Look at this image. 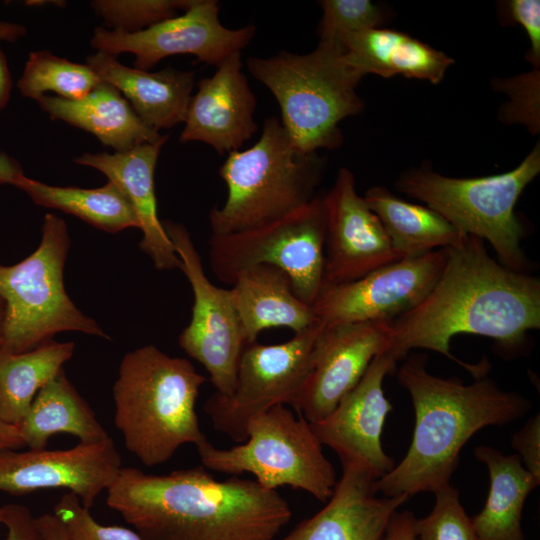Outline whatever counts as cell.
<instances>
[{
  "instance_id": "16",
  "label": "cell",
  "mask_w": 540,
  "mask_h": 540,
  "mask_svg": "<svg viewBox=\"0 0 540 540\" xmlns=\"http://www.w3.org/2000/svg\"><path fill=\"white\" fill-rule=\"evenodd\" d=\"M323 287L357 280L401 258L379 218L358 195L353 173L341 168L323 195Z\"/></svg>"
},
{
  "instance_id": "24",
  "label": "cell",
  "mask_w": 540,
  "mask_h": 540,
  "mask_svg": "<svg viewBox=\"0 0 540 540\" xmlns=\"http://www.w3.org/2000/svg\"><path fill=\"white\" fill-rule=\"evenodd\" d=\"M346 64L364 77L376 74L384 78L442 81L454 59L410 35L384 28H374L349 35L342 45Z\"/></svg>"
},
{
  "instance_id": "11",
  "label": "cell",
  "mask_w": 540,
  "mask_h": 540,
  "mask_svg": "<svg viewBox=\"0 0 540 540\" xmlns=\"http://www.w3.org/2000/svg\"><path fill=\"white\" fill-rule=\"evenodd\" d=\"M319 322L279 344L244 346L232 393H214L204 404L213 427L242 443L248 422L277 405L293 407L310 370L312 349L321 329Z\"/></svg>"
},
{
  "instance_id": "27",
  "label": "cell",
  "mask_w": 540,
  "mask_h": 540,
  "mask_svg": "<svg viewBox=\"0 0 540 540\" xmlns=\"http://www.w3.org/2000/svg\"><path fill=\"white\" fill-rule=\"evenodd\" d=\"M18 427L29 449L46 448L50 437L59 433L70 434L82 443L110 437L64 370L40 389Z\"/></svg>"
},
{
  "instance_id": "40",
  "label": "cell",
  "mask_w": 540,
  "mask_h": 540,
  "mask_svg": "<svg viewBox=\"0 0 540 540\" xmlns=\"http://www.w3.org/2000/svg\"><path fill=\"white\" fill-rule=\"evenodd\" d=\"M414 520L411 511H396L389 521L383 540H416Z\"/></svg>"
},
{
  "instance_id": "41",
  "label": "cell",
  "mask_w": 540,
  "mask_h": 540,
  "mask_svg": "<svg viewBox=\"0 0 540 540\" xmlns=\"http://www.w3.org/2000/svg\"><path fill=\"white\" fill-rule=\"evenodd\" d=\"M36 523L48 540H69L63 524L53 513L40 515Z\"/></svg>"
},
{
  "instance_id": "21",
  "label": "cell",
  "mask_w": 540,
  "mask_h": 540,
  "mask_svg": "<svg viewBox=\"0 0 540 540\" xmlns=\"http://www.w3.org/2000/svg\"><path fill=\"white\" fill-rule=\"evenodd\" d=\"M168 135L155 143H144L124 152L84 153L74 157L78 165L102 172L117 184L132 204L143 233L141 250L158 270L180 269L181 262L157 212L154 172Z\"/></svg>"
},
{
  "instance_id": "28",
  "label": "cell",
  "mask_w": 540,
  "mask_h": 540,
  "mask_svg": "<svg viewBox=\"0 0 540 540\" xmlns=\"http://www.w3.org/2000/svg\"><path fill=\"white\" fill-rule=\"evenodd\" d=\"M363 198L401 259L455 247L467 236L433 209L409 203L384 186L369 188Z\"/></svg>"
},
{
  "instance_id": "35",
  "label": "cell",
  "mask_w": 540,
  "mask_h": 540,
  "mask_svg": "<svg viewBox=\"0 0 540 540\" xmlns=\"http://www.w3.org/2000/svg\"><path fill=\"white\" fill-rule=\"evenodd\" d=\"M495 90L509 101L500 107L498 118L505 124H522L532 134L540 131V68L510 78H495Z\"/></svg>"
},
{
  "instance_id": "3",
  "label": "cell",
  "mask_w": 540,
  "mask_h": 540,
  "mask_svg": "<svg viewBox=\"0 0 540 540\" xmlns=\"http://www.w3.org/2000/svg\"><path fill=\"white\" fill-rule=\"evenodd\" d=\"M404 359L397 378L411 396L415 426L405 457L375 481L377 493L388 497L434 493L450 484L460 451L472 435L517 420L531 408L525 396L503 390L486 375L464 384L430 374L426 354Z\"/></svg>"
},
{
  "instance_id": "36",
  "label": "cell",
  "mask_w": 540,
  "mask_h": 540,
  "mask_svg": "<svg viewBox=\"0 0 540 540\" xmlns=\"http://www.w3.org/2000/svg\"><path fill=\"white\" fill-rule=\"evenodd\" d=\"M53 514L61 521L69 540H144L135 530L98 523L78 496L64 494Z\"/></svg>"
},
{
  "instance_id": "45",
  "label": "cell",
  "mask_w": 540,
  "mask_h": 540,
  "mask_svg": "<svg viewBox=\"0 0 540 540\" xmlns=\"http://www.w3.org/2000/svg\"><path fill=\"white\" fill-rule=\"evenodd\" d=\"M26 34V27L13 22H0V40L16 42Z\"/></svg>"
},
{
  "instance_id": "46",
  "label": "cell",
  "mask_w": 540,
  "mask_h": 540,
  "mask_svg": "<svg viewBox=\"0 0 540 540\" xmlns=\"http://www.w3.org/2000/svg\"><path fill=\"white\" fill-rule=\"evenodd\" d=\"M5 315H6V305L2 297L0 296V351L2 350L3 341H4Z\"/></svg>"
},
{
  "instance_id": "43",
  "label": "cell",
  "mask_w": 540,
  "mask_h": 540,
  "mask_svg": "<svg viewBox=\"0 0 540 540\" xmlns=\"http://www.w3.org/2000/svg\"><path fill=\"white\" fill-rule=\"evenodd\" d=\"M19 427L5 422L0 417V452L24 447Z\"/></svg>"
},
{
  "instance_id": "23",
  "label": "cell",
  "mask_w": 540,
  "mask_h": 540,
  "mask_svg": "<svg viewBox=\"0 0 540 540\" xmlns=\"http://www.w3.org/2000/svg\"><path fill=\"white\" fill-rule=\"evenodd\" d=\"M229 292L246 344L257 341L265 329L299 333L318 322L312 306L295 295L289 275L279 267L260 264L243 270Z\"/></svg>"
},
{
  "instance_id": "26",
  "label": "cell",
  "mask_w": 540,
  "mask_h": 540,
  "mask_svg": "<svg viewBox=\"0 0 540 540\" xmlns=\"http://www.w3.org/2000/svg\"><path fill=\"white\" fill-rule=\"evenodd\" d=\"M474 454L486 465L490 478L485 506L471 518L477 540H524L523 506L540 482L517 454L505 455L487 445L477 446Z\"/></svg>"
},
{
  "instance_id": "18",
  "label": "cell",
  "mask_w": 540,
  "mask_h": 540,
  "mask_svg": "<svg viewBox=\"0 0 540 540\" xmlns=\"http://www.w3.org/2000/svg\"><path fill=\"white\" fill-rule=\"evenodd\" d=\"M397 361L383 351L374 357L357 385L322 420L310 423L322 445L331 448L341 463L357 462L376 479L396 465L383 450L381 434L392 410L383 390L386 375L394 372Z\"/></svg>"
},
{
  "instance_id": "31",
  "label": "cell",
  "mask_w": 540,
  "mask_h": 540,
  "mask_svg": "<svg viewBox=\"0 0 540 540\" xmlns=\"http://www.w3.org/2000/svg\"><path fill=\"white\" fill-rule=\"evenodd\" d=\"M101 81L87 64L71 62L48 50H39L29 54L17 87L23 96L35 101L46 92L75 100L86 96Z\"/></svg>"
},
{
  "instance_id": "5",
  "label": "cell",
  "mask_w": 540,
  "mask_h": 540,
  "mask_svg": "<svg viewBox=\"0 0 540 540\" xmlns=\"http://www.w3.org/2000/svg\"><path fill=\"white\" fill-rule=\"evenodd\" d=\"M325 166L317 152L295 148L277 117L266 118L259 140L230 152L219 169L227 198L209 213L212 234L247 230L305 206L315 198Z\"/></svg>"
},
{
  "instance_id": "25",
  "label": "cell",
  "mask_w": 540,
  "mask_h": 540,
  "mask_svg": "<svg viewBox=\"0 0 540 540\" xmlns=\"http://www.w3.org/2000/svg\"><path fill=\"white\" fill-rule=\"evenodd\" d=\"M36 101L51 119L64 121L95 135L115 152L155 143L163 137L148 128L122 94L103 80L80 99L43 95Z\"/></svg>"
},
{
  "instance_id": "37",
  "label": "cell",
  "mask_w": 540,
  "mask_h": 540,
  "mask_svg": "<svg viewBox=\"0 0 540 540\" xmlns=\"http://www.w3.org/2000/svg\"><path fill=\"white\" fill-rule=\"evenodd\" d=\"M504 6L508 19L520 24L528 35L530 49L527 61L533 68H540V1L510 0Z\"/></svg>"
},
{
  "instance_id": "15",
  "label": "cell",
  "mask_w": 540,
  "mask_h": 540,
  "mask_svg": "<svg viewBox=\"0 0 540 540\" xmlns=\"http://www.w3.org/2000/svg\"><path fill=\"white\" fill-rule=\"evenodd\" d=\"M121 468L120 453L111 437L63 450H4L0 452V491L20 496L42 489H67L90 510Z\"/></svg>"
},
{
  "instance_id": "7",
  "label": "cell",
  "mask_w": 540,
  "mask_h": 540,
  "mask_svg": "<svg viewBox=\"0 0 540 540\" xmlns=\"http://www.w3.org/2000/svg\"><path fill=\"white\" fill-rule=\"evenodd\" d=\"M539 172L538 142L517 167L505 173L453 178L423 165L401 173L395 186L442 215L461 234L488 241L505 267L532 274L535 263L522 248L526 228L515 205Z\"/></svg>"
},
{
  "instance_id": "13",
  "label": "cell",
  "mask_w": 540,
  "mask_h": 540,
  "mask_svg": "<svg viewBox=\"0 0 540 540\" xmlns=\"http://www.w3.org/2000/svg\"><path fill=\"white\" fill-rule=\"evenodd\" d=\"M215 0H192L181 15L162 20L141 31L129 33L97 27L91 46L113 56L135 55V68L149 70L163 58L177 54L194 55L199 62L218 67L234 53L241 52L254 38L253 24L230 29L219 20Z\"/></svg>"
},
{
  "instance_id": "2",
  "label": "cell",
  "mask_w": 540,
  "mask_h": 540,
  "mask_svg": "<svg viewBox=\"0 0 540 540\" xmlns=\"http://www.w3.org/2000/svg\"><path fill=\"white\" fill-rule=\"evenodd\" d=\"M106 503L144 540H274L292 517L277 490L203 466L151 474L122 467Z\"/></svg>"
},
{
  "instance_id": "6",
  "label": "cell",
  "mask_w": 540,
  "mask_h": 540,
  "mask_svg": "<svg viewBox=\"0 0 540 540\" xmlns=\"http://www.w3.org/2000/svg\"><path fill=\"white\" fill-rule=\"evenodd\" d=\"M247 68L274 95L281 123L300 152L340 147L339 123L364 109L356 93L363 77L337 49L318 44L307 54L282 51L268 58L250 57Z\"/></svg>"
},
{
  "instance_id": "4",
  "label": "cell",
  "mask_w": 540,
  "mask_h": 540,
  "mask_svg": "<svg viewBox=\"0 0 540 540\" xmlns=\"http://www.w3.org/2000/svg\"><path fill=\"white\" fill-rule=\"evenodd\" d=\"M206 377L154 345L124 355L113 385L114 425L144 466L166 463L185 444L207 440L196 402Z\"/></svg>"
},
{
  "instance_id": "32",
  "label": "cell",
  "mask_w": 540,
  "mask_h": 540,
  "mask_svg": "<svg viewBox=\"0 0 540 540\" xmlns=\"http://www.w3.org/2000/svg\"><path fill=\"white\" fill-rule=\"evenodd\" d=\"M319 45L342 51L345 39L357 32L380 28L385 12L369 0H322Z\"/></svg>"
},
{
  "instance_id": "8",
  "label": "cell",
  "mask_w": 540,
  "mask_h": 540,
  "mask_svg": "<svg viewBox=\"0 0 540 540\" xmlns=\"http://www.w3.org/2000/svg\"><path fill=\"white\" fill-rule=\"evenodd\" d=\"M69 247L64 220L46 214L38 248L15 265H0V296L6 305L3 351L23 353L63 331L109 339L65 291L63 272Z\"/></svg>"
},
{
  "instance_id": "9",
  "label": "cell",
  "mask_w": 540,
  "mask_h": 540,
  "mask_svg": "<svg viewBox=\"0 0 540 540\" xmlns=\"http://www.w3.org/2000/svg\"><path fill=\"white\" fill-rule=\"evenodd\" d=\"M322 446L302 415L277 405L248 422L244 442L220 449L206 440L196 449L207 470L232 476L249 473L266 489L290 486L325 502L337 480Z\"/></svg>"
},
{
  "instance_id": "42",
  "label": "cell",
  "mask_w": 540,
  "mask_h": 540,
  "mask_svg": "<svg viewBox=\"0 0 540 540\" xmlns=\"http://www.w3.org/2000/svg\"><path fill=\"white\" fill-rule=\"evenodd\" d=\"M24 176L21 165L5 152L0 153V184L17 186Z\"/></svg>"
},
{
  "instance_id": "30",
  "label": "cell",
  "mask_w": 540,
  "mask_h": 540,
  "mask_svg": "<svg viewBox=\"0 0 540 540\" xmlns=\"http://www.w3.org/2000/svg\"><path fill=\"white\" fill-rule=\"evenodd\" d=\"M16 187L26 192L36 204L72 214L106 232L140 229L132 204L114 182L85 189L48 185L24 175Z\"/></svg>"
},
{
  "instance_id": "14",
  "label": "cell",
  "mask_w": 540,
  "mask_h": 540,
  "mask_svg": "<svg viewBox=\"0 0 540 540\" xmlns=\"http://www.w3.org/2000/svg\"><path fill=\"white\" fill-rule=\"evenodd\" d=\"M446 249L400 259L352 282L323 287L312 304L317 321L325 327L391 323L432 289L445 265Z\"/></svg>"
},
{
  "instance_id": "33",
  "label": "cell",
  "mask_w": 540,
  "mask_h": 540,
  "mask_svg": "<svg viewBox=\"0 0 540 540\" xmlns=\"http://www.w3.org/2000/svg\"><path fill=\"white\" fill-rule=\"evenodd\" d=\"M192 0H95L91 7L112 30L137 32L187 9Z\"/></svg>"
},
{
  "instance_id": "29",
  "label": "cell",
  "mask_w": 540,
  "mask_h": 540,
  "mask_svg": "<svg viewBox=\"0 0 540 540\" xmlns=\"http://www.w3.org/2000/svg\"><path fill=\"white\" fill-rule=\"evenodd\" d=\"M74 342L49 340L23 353L0 351V417L19 426L40 389L74 353Z\"/></svg>"
},
{
  "instance_id": "22",
  "label": "cell",
  "mask_w": 540,
  "mask_h": 540,
  "mask_svg": "<svg viewBox=\"0 0 540 540\" xmlns=\"http://www.w3.org/2000/svg\"><path fill=\"white\" fill-rule=\"evenodd\" d=\"M101 80L114 86L139 119L158 132L184 123L195 83L193 71L168 66L157 72L131 68L97 51L86 61Z\"/></svg>"
},
{
  "instance_id": "38",
  "label": "cell",
  "mask_w": 540,
  "mask_h": 540,
  "mask_svg": "<svg viewBox=\"0 0 540 540\" xmlns=\"http://www.w3.org/2000/svg\"><path fill=\"white\" fill-rule=\"evenodd\" d=\"M512 447L517 451L525 469L540 482V415L531 417L512 435Z\"/></svg>"
},
{
  "instance_id": "39",
  "label": "cell",
  "mask_w": 540,
  "mask_h": 540,
  "mask_svg": "<svg viewBox=\"0 0 540 540\" xmlns=\"http://www.w3.org/2000/svg\"><path fill=\"white\" fill-rule=\"evenodd\" d=\"M1 524L7 529L4 540H48L40 531L36 517L25 505L11 503L1 506Z\"/></svg>"
},
{
  "instance_id": "20",
  "label": "cell",
  "mask_w": 540,
  "mask_h": 540,
  "mask_svg": "<svg viewBox=\"0 0 540 540\" xmlns=\"http://www.w3.org/2000/svg\"><path fill=\"white\" fill-rule=\"evenodd\" d=\"M342 475L327 504L279 540H383L408 495L378 497L377 480L362 464L341 463Z\"/></svg>"
},
{
  "instance_id": "10",
  "label": "cell",
  "mask_w": 540,
  "mask_h": 540,
  "mask_svg": "<svg viewBox=\"0 0 540 540\" xmlns=\"http://www.w3.org/2000/svg\"><path fill=\"white\" fill-rule=\"evenodd\" d=\"M325 211L323 195L265 224L212 234L209 263L216 278L232 285L250 267L269 264L290 277L295 295L312 306L323 286Z\"/></svg>"
},
{
  "instance_id": "17",
  "label": "cell",
  "mask_w": 540,
  "mask_h": 540,
  "mask_svg": "<svg viewBox=\"0 0 540 540\" xmlns=\"http://www.w3.org/2000/svg\"><path fill=\"white\" fill-rule=\"evenodd\" d=\"M390 323L321 326L310 370L293 405L309 423L328 416L360 381L375 356L388 347Z\"/></svg>"
},
{
  "instance_id": "12",
  "label": "cell",
  "mask_w": 540,
  "mask_h": 540,
  "mask_svg": "<svg viewBox=\"0 0 540 540\" xmlns=\"http://www.w3.org/2000/svg\"><path fill=\"white\" fill-rule=\"evenodd\" d=\"M162 223L194 296L191 320L179 335V346L207 370L215 393L228 396L234 389L246 344L229 289L215 286L208 279L184 225L169 220Z\"/></svg>"
},
{
  "instance_id": "1",
  "label": "cell",
  "mask_w": 540,
  "mask_h": 540,
  "mask_svg": "<svg viewBox=\"0 0 540 540\" xmlns=\"http://www.w3.org/2000/svg\"><path fill=\"white\" fill-rule=\"evenodd\" d=\"M446 250L445 265L429 293L390 323L386 351L398 362L412 349L432 350L476 379L487 374L489 362L469 364L456 358L450 351L452 338L485 336L502 352L519 350L527 333L540 328V279L505 267L474 236Z\"/></svg>"
},
{
  "instance_id": "47",
  "label": "cell",
  "mask_w": 540,
  "mask_h": 540,
  "mask_svg": "<svg viewBox=\"0 0 540 540\" xmlns=\"http://www.w3.org/2000/svg\"><path fill=\"white\" fill-rule=\"evenodd\" d=\"M0 524H1V506H0Z\"/></svg>"
},
{
  "instance_id": "19",
  "label": "cell",
  "mask_w": 540,
  "mask_h": 540,
  "mask_svg": "<svg viewBox=\"0 0 540 540\" xmlns=\"http://www.w3.org/2000/svg\"><path fill=\"white\" fill-rule=\"evenodd\" d=\"M256 96L242 71L241 52L225 59L198 82L179 140L203 142L219 154L240 150L257 131Z\"/></svg>"
},
{
  "instance_id": "34",
  "label": "cell",
  "mask_w": 540,
  "mask_h": 540,
  "mask_svg": "<svg viewBox=\"0 0 540 540\" xmlns=\"http://www.w3.org/2000/svg\"><path fill=\"white\" fill-rule=\"evenodd\" d=\"M435 505L424 518H415L416 540H477L471 521L450 484L434 492Z\"/></svg>"
},
{
  "instance_id": "44",
  "label": "cell",
  "mask_w": 540,
  "mask_h": 540,
  "mask_svg": "<svg viewBox=\"0 0 540 540\" xmlns=\"http://www.w3.org/2000/svg\"><path fill=\"white\" fill-rule=\"evenodd\" d=\"M12 81L4 53L0 48V110L3 109L11 94Z\"/></svg>"
}]
</instances>
